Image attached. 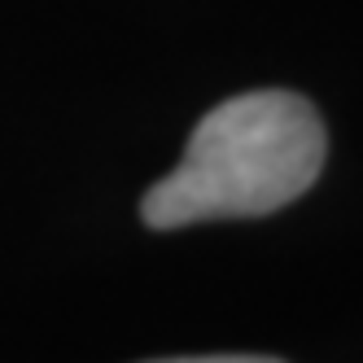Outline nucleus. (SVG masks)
Here are the masks:
<instances>
[{
    "instance_id": "2",
    "label": "nucleus",
    "mask_w": 363,
    "mask_h": 363,
    "mask_svg": "<svg viewBox=\"0 0 363 363\" xmlns=\"http://www.w3.org/2000/svg\"><path fill=\"white\" fill-rule=\"evenodd\" d=\"M145 363H280L272 354H179V359H145Z\"/></svg>"
},
{
    "instance_id": "1",
    "label": "nucleus",
    "mask_w": 363,
    "mask_h": 363,
    "mask_svg": "<svg viewBox=\"0 0 363 363\" xmlns=\"http://www.w3.org/2000/svg\"><path fill=\"white\" fill-rule=\"evenodd\" d=\"M328 136L306 96L258 88L206 114L171 175L149 184L140 219L175 232L206 219H258L298 201L324 171Z\"/></svg>"
}]
</instances>
